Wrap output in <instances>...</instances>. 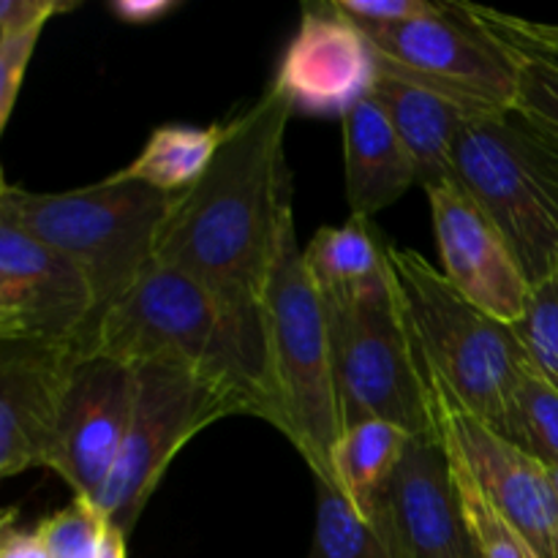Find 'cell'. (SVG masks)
<instances>
[{"instance_id":"32","label":"cell","mask_w":558,"mask_h":558,"mask_svg":"<svg viewBox=\"0 0 558 558\" xmlns=\"http://www.w3.org/2000/svg\"><path fill=\"white\" fill-rule=\"evenodd\" d=\"M0 558H49V554L38 529H33V532L16 529L11 515H5L3 537H0Z\"/></svg>"},{"instance_id":"6","label":"cell","mask_w":558,"mask_h":558,"mask_svg":"<svg viewBox=\"0 0 558 558\" xmlns=\"http://www.w3.org/2000/svg\"><path fill=\"white\" fill-rule=\"evenodd\" d=\"M325 311L343 428L385 420L414 439H434V396L396 270L379 287L352 298L325 300Z\"/></svg>"},{"instance_id":"28","label":"cell","mask_w":558,"mask_h":558,"mask_svg":"<svg viewBox=\"0 0 558 558\" xmlns=\"http://www.w3.org/2000/svg\"><path fill=\"white\" fill-rule=\"evenodd\" d=\"M41 33L44 27L0 31V129L9 125L16 98H20L22 80H25L27 65H31Z\"/></svg>"},{"instance_id":"33","label":"cell","mask_w":558,"mask_h":558,"mask_svg":"<svg viewBox=\"0 0 558 558\" xmlns=\"http://www.w3.org/2000/svg\"><path fill=\"white\" fill-rule=\"evenodd\" d=\"M174 9H178V3H172V0H120L112 5L114 16L125 25H150V22L172 14Z\"/></svg>"},{"instance_id":"12","label":"cell","mask_w":558,"mask_h":558,"mask_svg":"<svg viewBox=\"0 0 558 558\" xmlns=\"http://www.w3.org/2000/svg\"><path fill=\"white\" fill-rule=\"evenodd\" d=\"M439 439L466 463L472 477L539 558H558V490L554 474L515 441L463 412L430 387Z\"/></svg>"},{"instance_id":"1","label":"cell","mask_w":558,"mask_h":558,"mask_svg":"<svg viewBox=\"0 0 558 558\" xmlns=\"http://www.w3.org/2000/svg\"><path fill=\"white\" fill-rule=\"evenodd\" d=\"M292 114L270 85L229 120L216 161L174 196L158 240L156 262L196 278L240 314L262 316L283 227L294 216L287 167Z\"/></svg>"},{"instance_id":"35","label":"cell","mask_w":558,"mask_h":558,"mask_svg":"<svg viewBox=\"0 0 558 558\" xmlns=\"http://www.w3.org/2000/svg\"><path fill=\"white\" fill-rule=\"evenodd\" d=\"M125 537H129V534L120 532V529L107 526V532H104V539H101V554H98V558H125Z\"/></svg>"},{"instance_id":"29","label":"cell","mask_w":558,"mask_h":558,"mask_svg":"<svg viewBox=\"0 0 558 558\" xmlns=\"http://www.w3.org/2000/svg\"><path fill=\"white\" fill-rule=\"evenodd\" d=\"M332 5L360 31L425 20V16L441 14L445 9V3H430V0H332Z\"/></svg>"},{"instance_id":"30","label":"cell","mask_w":558,"mask_h":558,"mask_svg":"<svg viewBox=\"0 0 558 558\" xmlns=\"http://www.w3.org/2000/svg\"><path fill=\"white\" fill-rule=\"evenodd\" d=\"M74 9V3L58 0H3L0 3V31H25L44 27L54 14Z\"/></svg>"},{"instance_id":"15","label":"cell","mask_w":558,"mask_h":558,"mask_svg":"<svg viewBox=\"0 0 558 558\" xmlns=\"http://www.w3.org/2000/svg\"><path fill=\"white\" fill-rule=\"evenodd\" d=\"M425 194L447 281L494 319L518 325L526 311L532 283L510 240L458 185V180L425 189Z\"/></svg>"},{"instance_id":"20","label":"cell","mask_w":558,"mask_h":558,"mask_svg":"<svg viewBox=\"0 0 558 558\" xmlns=\"http://www.w3.org/2000/svg\"><path fill=\"white\" fill-rule=\"evenodd\" d=\"M412 441V434L385 420L349 425L332 450L330 485L371 523L381 490L401 466Z\"/></svg>"},{"instance_id":"34","label":"cell","mask_w":558,"mask_h":558,"mask_svg":"<svg viewBox=\"0 0 558 558\" xmlns=\"http://www.w3.org/2000/svg\"><path fill=\"white\" fill-rule=\"evenodd\" d=\"M539 163H543L545 183H548L550 199H554L556 221H558V150H556L554 145H548V142H545L543 136H539Z\"/></svg>"},{"instance_id":"11","label":"cell","mask_w":558,"mask_h":558,"mask_svg":"<svg viewBox=\"0 0 558 558\" xmlns=\"http://www.w3.org/2000/svg\"><path fill=\"white\" fill-rule=\"evenodd\" d=\"M136 401V368L104 354H80L60 403L47 469L76 499H93L112 474Z\"/></svg>"},{"instance_id":"2","label":"cell","mask_w":558,"mask_h":558,"mask_svg":"<svg viewBox=\"0 0 558 558\" xmlns=\"http://www.w3.org/2000/svg\"><path fill=\"white\" fill-rule=\"evenodd\" d=\"M82 354L131 368L180 363L232 392L245 414L276 428L265 316L229 308L205 283L153 262L87 330Z\"/></svg>"},{"instance_id":"5","label":"cell","mask_w":558,"mask_h":558,"mask_svg":"<svg viewBox=\"0 0 558 558\" xmlns=\"http://www.w3.org/2000/svg\"><path fill=\"white\" fill-rule=\"evenodd\" d=\"M276 428L298 447L316 480L330 483V458L343 434L332 374L325 300L305 267L294 216L283 227L262 300Z\"/></svg>"},{"instance_id":"13","label":"cell","mask_w":558,"mask_h":558,"mask_svg":"<svg viewBox=\"0 0 558 558\" xmlns=\"http://www.w3.org/2000/svg\"><path fill=\"white\" fill-rule=\"evenodd\" d=\"M379 74V58L368 36L327 0L303 9L272 87L283 93L294 114L343 120L371 96Z\"/></svg>"},{"instance_id":"25","label":"cell","mask_w":558,"mask_h":558,"mask_svg":"<svg viewBox=\"0 0 558 558\" xmlns=\"http://www.w3.org/2000/svg\"><path fill=\"white\" fill-rule=\"evenodd\" d=\"M507 439L543 461L558 466V392L529 365L512 398Z\"/></svg>"},{"instance_id":"26","label":"cell","mask_w":558,"mask_h":558,"mask_svg":"<svg viewBox=\"0 0 558 558\" xmlns=\"http://www.w3.org/2000/svg\"><path fill=\"white\" fill-rule=\"evenodd\" d=\"M512 327L529 365L558 392V270L534 283L523 319Z\"/></svg>"},{"instance_id":"21","label":"cell","mask_w":558,"mask_h":558,"mask_svg":"<svg viewBox=\"0 0 558 558\" xmlns=\"http://www.w3.org/2000/svg\"><path fill=\"white\" fill-rule=\"evenodd\" d=\"M223 131V125H158L147 136L140 156L114 174L120 180H134L178 196L189 191L216 161Z\"/></svg>"},{"instance_id":"27","label":"cell","mask_w":558,"mask_h":558,"mask_svg":"<svg viewBox=\"0 0 558 558\" xmlns=\"http://www.w3.org/2000/svg\"><path fill=\"white\" fill-rule=\"evenodd\" d=\"M109 523L90 499H76L38 523L49 558H98Z\"/></svg>"},{"instance_id":"3","label":"cell","mask_w":558,"mask_h":558,"mask_svg":"<svg viewBox=\"0 0 558 558\" xmlns=\"http://www.w3.org/2000/svg\"><path fill=\"white\" fill-rule=\"evenodd\" d=\"M390 262L428 385L507 439L529 368L515 327L469 303L420 251L390 243Z\"/></svg>"},{"instance_id":"16","label":"cell","mask_w":558,"mask_h":558,"mask_svg":"<svg viewBox=\"0 0 558 558\" xmlns=\"http://www.w3.org/2000/svg\"><path fill=\"white\" fill-rule=\"evenodd\" d=\"M71 343H0V477L47 466L65 385L80 360Z\"/></svg>"},{"instance_id":"4","label":"cell","mask_w":558,"mask_h":558,"mask_svg":"<svg viewBox=\"0 0 558 558\" xmlns=\"http://www.w3.org/2000/svg\"><path fill=\"white\" fill-rule=\"evenodd\" d=\"M172 207V194L118 174L60 194H36L11 183L0 189V216L82 267L96 292V319L156 262Z\"/></svg>"},{"instance_id":"17","label":"cell","mask_w":558,"mask_h":558,"mask_svg":"<svg viewBox=\"0 0 558 558\" xmlns=\"http://www.w3.org/2000/svg\"><path fill=\"white\" fill-rule=\"evenodd\" d=\"M343 161L349 216L374 218L420 183L412 156L374 96L343 118Z\"/></svg>"},{"instance_id":"19","label":"cell","mask_w":558,"mask_h":558,"mask_svg":"<svg viewBox=\"0 0 558 558\" xmlns=\"http://www.w3.org/2000/svg\"><path fill=\"white\" fill-rule=\"evenodd\" d=\"M305 267L325 300L352 298L392 278L390 243L374 218L349 216L341 227H322L303 248Z\"/></svg>"},{"instance_id":"18","label":"cell","mask_w":558,"mask_h":558,"mask_svg":"<svg viewBox=\"0 0 558 558\" xmlns=\"http://www.w3.org/2000/svg\"><path fill=\"white\" fill-rule=\"evenodd\" d=\"M371 96L385 109L392 129L401 136L403 147L417 167L423 189H434L447 180H456L452 147H456V140L466 120L474 118L472 112L436 96V93L396 80L385 71L379 74V82L374 85Z\"/></svg>"},{"instance_id":"31","label":"cell","mask_w":558,"mask_h":558,"mask_svg":"<svg viewBox=\"0 0 558 558\" xmlns=\"http://www.w3.org/2000/svg\"><path fill=\"white\" fill-rule=\"evenodd\" d=\"M483 11L490 22H496L499 27H505V31L512 33V36L523 38V41L545 49V52L558 54V25H550V22L518 20V16L499 14V11H490V9H483Z\"/></svg>"},{"instance_id":"10","label":"cell","mask_w":558,"mask_h":558,"mask_svg":"<svg viewBox=\"0 0 558 558\" xmlns=\"http://www.w3.org/2000/svg\"><path fill=\"white\" fill-rule=\"evenodd\" d=\"M96 311L76 262L0 216V343L82 347Z\"/></svg>"},{"instance_id":"23","label":"cell","mask_w":558,"mask_h":558,"mask_svg":"<svg viewBox=\"0 0 558 558\" xmlns=\"http://www.w3.org/2000/svg\"><path fill=\"white\" fill-rule=\"evenodd\" d=\"M308 558H392L385 539L341 490L316 480V526Z\"/></svg>"},{"instance_id":"24","label":"cell","mask_w":558,"mask_h":558,"mask_svg":"<svg viewBox=\"0 0 558 558\" xmlns=\"http://www.w3.org/2000/svg\"><path fill=\"white\" fill-rule=\"evenodd\" d=\"M445 445V441H441ZM447 461H450L452 488H456V499L461 505L466 526L472 532L474 543H477L480 556L483 558H539L537 550L532 548L526 537L507 521L505 512L485 496L477 480L466 469V463L445 445Z\"/></svg>"},{"instance_id":"22","label":"cell","mask_w":558,"mask_h":558,"mask_svg":"<svg viewBox=\"0 0 558 558\" xmlns=\"http://www.w3.org/2000/svg\"><path fill=\"white\" fill-rule=\"evenodd\" d=\"M474 14L483 22H488L496 33L510 41L518 63V107L515 114H521L548 145L558 150V54L545 52L523 38L512 36L505 27L490 22L480 5H472Z\"/></svg>"},{"instance_id":"9","label":"cell","mask_w":558,"mask_h":558,"mask_svg":"<svg viewBox=\"0 0 558 558\" xmlns=\"http://www.w3.org/2000/svg\"><path fill=\"white\" fill-rule=\"evenodd\" d=\"M363 33L385 74L436 93L472 114L515 112V52L469 3H445L436 16Z\"/></svg>"},{"instance_id":"14","label":"cell","mask_w":558,"mask_h":558,"mask_svg":"<svg viewBox=\"0 0 558 558\" xmlns=\"http://www.w3.org/2000/svg\"><path fill=\"white\" fill-rule=\"evenodd\" d=\"M371 526L392 558H483L456 499L439 434L409 445L376 501Z\"/></svg>"},{"instance_id":"8","label":"cell","mask_w":558,"mask_h":558,"mask_svg":"<svg viewBox=\"0 0 558 558\" xmlns=\"http://www.w3.org/2000/svg\"><path fill=\"white\" fill-rule=\"evenodd\" d=\"M232 414H245L243 403L185 365L163 360L136 368L129 434L112 474L90 499L93 507L109 526L131 534L178 452L196 434Z\"/></svg>"},{"instance_id":"7","label":"cell","mask_w":558,"mask_h":558,"mask_svg":"<svg viewBox=\"0 0 558 558\" xmlns=\"http://www.w3.org/2000/svg\"><path fill=\"white\" fill-rule=\"evenodd\" d=\"M458 185L510 240L529 283L558 270V221L539 136L521 114H474L452 147Z\"/></svg>"}]
</instances>
